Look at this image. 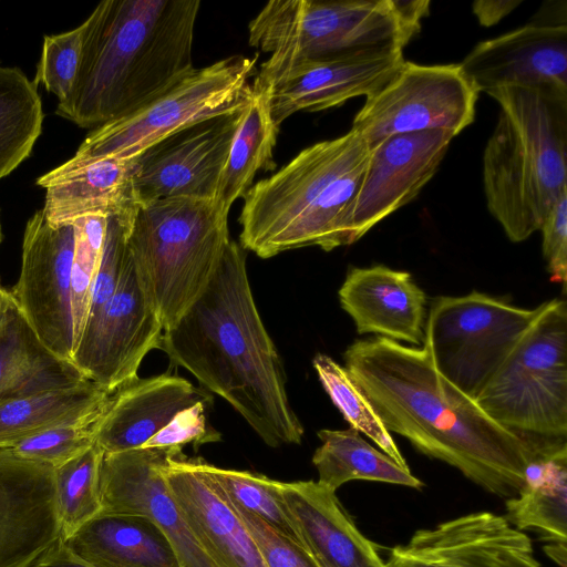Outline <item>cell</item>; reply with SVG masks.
<instances>
[{
  "mask_svg": "<svg viewBox=\"0 0 567 567\" xmlns=\"http://www.w3.org/2000/svg\"><path fill=\"white\" fill-rule=\"evenodd\" d=\"M207 470L237 511L261 518L279 533L302 544L282 499L279 481L262 474L221 468L208 463Z\"/></svg>",
  "mask_w": 567,
  "mask_h": 567,
  "instance_id": "e575fe53",
  "label": "cell"
},
{
  "mask_svg": "<svg viewBox=\"0 0 567 567\" xmlns=\"http://www.w3.org/2000/svg\"><path fill=\"white\" fill-rule=\"evenodd\" d=\"M312 365L322 388L351 429L365 434L396 464L410 470L392 435L347 369L323 353L315 355Z\"/></svg>",
  "mask_w": 567,
  "mask_h": 567,
  "instance_id": "836d02e7",
  "label": "cell"
},
{
  "mask_svg": "<svg viewBox=\"0 0 567 567\" xmlns=\"http://www.w3.org/2000/svg\"><path fill=\"white\" fill-rule=\"evenodd\" d=\"M403 49L383 48L303 62L271 86V113L278 126L292 114L340 106L373 94L403 64Z\"/></svg>",
  "mask_w": 567,
  "mask_h": 567,
  "instance_id": "d6986e66",
  "label": "cell"
},
{
  "mask_svg": "<svg viewBox=\"0 0 567 567\" xmlns=\"http://www.w3.org/2000/svg\"><path fill=\"white\" fill-rule=\"evenodd\" d=\"M83 23L74 30L43 38L42 54L33 84H43L59 103L64 102L73 86L81 58Z\"/></svg>",
  "mask_w": 567,
  "mask_h": 567,
  "instance_id": "74e56055",
  "label": "cell"
},
{
  "mask_svg": "<svg viewBox=\"0 0 567 567\" xmlns=\"http://www.w3.org/2000/svg\"><path fill=\"white\" fill-rule=\"evenodd\" d=\"M75 237L74 221L52 224L38 210L27 224L20 275L10 290L39 340L69 361L74 350L71 269Z\"/></svg>",
  "mask_w": 567,
  "mask_h": 567,
  "instance_id": "4fadbf2b",
  "label": "cell"
},
{
  "mask_svg": "<svg viewBox=\"0 0 567 567\" xmlns=\"http://www.w3.org/2000/svg\"><path fill=\"white\" fill-rule=\"evenodd\" d=\"M163 332L159 316L128 254L114 293L85 324L71 362L86 380L112 393L138 377L143 359L158 349Z\"/></svg>",
  "mask_w": 567,
  "mask_h": 567,
  "instance_id": "7c38bea8",
  "label": "cell"
},
{
  "mask_svg": "<svg viewBox=\"0 0 567 567\" xmlns=\"http://www.w3.org/2000/svg\"><path fill=\"white\" fill-rule=\"evenodd\" d=\"M383 567H543L529 536L505 516L476 512L417 529Z\"/></svg>",
  "mask_w": 567,
  "mask_h": 567,
  "instance_id": "2e32d148",
  "label": "cell"
},
{
  "mask_svg": "<svg viewBox=\"0 0 567 567\" xmlns=\"http://www.w3.org/2000/svg\"><path fill=\"white\" fill-rule=\"evenodd\" d=\"M246 250L230 240L214 278L158 349L229 403L270 447L300 444L281 358L258 312Z\"/></svg>",
  "mask_w": 567,
  "mask_h": 567,
  "instance_id": "7a4b0ae2",
  "label": "cell"
},
{
  "mask_svg": "<svg viewBox=\"0 0 567 567\" xmlns=\"http://www.w3.org/2000/svg\"><path fill=\"white\" fill-rule=\"evenodd\" d=\"M371 148L354 130L300 151L244 197L240 246L260 258L352 244L351 219Z\"/></svg>",
  "mask_w": 567,
  "mask_h": 567,
  "instance_id": "277c9868",
  "label": "cell"
},
{
  "mask_svg": "<svg viewBox=\"0 0 567 567\" xmlns=\"http://www.w3.org/2000/svg\"><path fill=\"white\" fill-rule=\"evenodd\" d=\"M133 158L107 157L47 183L42 212L52 224L90 215L134 214Z\"/></svg>",
  "mask_w": 567,
  "mask_h": 567,
  "instance_id": "484cf974",
  "label": "cell"
},
{
  "mask_svg": "<svg viewBox=\"0 0 567 567\" xmlns=\"http://www.w3.org/2000/svg\"><path fill=\"white\" fill-rule=\"evenodd\" d=\"M43 116L33 82L18 68L0 66V178L30 155Z\"/></svg>",
  "mask_w": 567,
  "mask_h": 567,
  "instance_id": "1f68e13d",
  "label": "cell"
},
{
  "mask_svg": "<svg viewBox=\"0 0 567 567\" xmlns=\"http://www.w3.org/2000/svg\"><path fill=\"white\" fill-rule=\"evenodd\" d=\"M520 0H478L473 3V12L483 27H492L511 13Z\"/></svg>",
  "mask_w": 567,
  "mask_h": 567,
  "instance_id": "ee69618b",
  "label": "cell"
},
{
  "mask_svg": "<svg viewBox=\"0 0 567 567\" xmlns=\"http://www.w3.org/2000/svg\"><path fill=\"white\" fill-rule=\"evenodd\" d=\"M182 449H135L104 454L100 472L102 512L151 517L172 544L181 567H219L181 513L163 476Z\"/></svg>",
  "mask_w": 567,
  "mask_h": 567,
  "instance_id": "9a60e30c",
  "label": "cell"
},
{
  "mask_svg": "<svg viewBox=\"0 0 567 567\" xmlns=\"http://www.w3.org/2000/svg\"><path fill=\"white\" fill-rule=\"evenodd\" d=\"M0 243H1V227H0Z\"/></svg>",
  "mask_w": 567,
  "mask_h": 567,
  "instance_id": "7dc6e473",
  "label": "cell"
},
{
  "mask_svg": "<svg viewBox=\"0 0 567 567\" xmlns=\"http://www.w3.org/2000/svg\"><path fill=\"white\" fill-rule=\"evenodd\" d=\"M539 230L543 235V256L550 279L565 286L567 280V190L561 193Z\"/></svg>",
  "mask_w": 567,
  "mask_h": 567,
  "instance_id": "b9f144b4",
  "label": "cell"
},
{
  "mask_svg": "<svg viewBox=\"0 0 567 567\" xmlns=\"http://www.w3.org/2000/svg\"><path fill=\"white\" fill-rule=\"evenodd\" d=\"M107 393L85 380L73 386L0 402V447L103 411Z\"/></svg>",
  "mask_w": 567,
  "mask_h": 567,
  "instance_id": "f546056e",
  "label": "cell"
},
{
  "mask_svg": "<svg viewBox=\"0 0 567 567\" xmlns=\"http://www.w3.org/2000/svg\"><path fill=\"white\" fill-rule=\"evenodd\" d=\"M104 452L94 443L82 454L54 468L60 538L68 540L102 512L100 472Z\"/></svg>",
  "mask_w": 567,
  "mask_h": 567,
  "instance_id": "d6a6232c",
  "label": "cell"
},
{
  "mask_svg": "<svg viewBox=\"0 0 567 567\" xmlns=\"http://www.w3.org/2000/svg\"><path fill=\"white\" fill-rule=\"evenodd\" d=\"M257 61L258 54H236L194 66L130 113L94 128L71 159L42 175L37 184L43 187L97 159L133 158L184 127L245 107Z\"/></svg>",
  "mask_w": 567,
  "mask_h": 567,
  "instance_id": "ba28073f",
  "label": "cell"
},
{
  "mask_svg": "<svg viewBox=\"0 0 567 567\" xmlns=\"http://www.w3.org/2000/svg\"><path fill=\"white\" fill-rule=\"evenodd\" d=\"M478 92L458 64L404 61L377 92L365 97L351 128L373 148L405 133L443 130L458 135L475 118Z\"/></svg>",
  "mask_w": 567,
  "mask_h": 567,
  "instance_id": "8fae6325",
  "label": "cell"
},
{
  "mask_svg": "<svg viewBox=\"0 0 567 567\" xmlns=\"http://www.w3.org/2000/svg\"><path fill=\"white\" fill-rule=\"evenodd\" d=\"M237 512L267 567H323L302 544L252 514Z\"/></svg>",
  "mask_w": 567,
  "mask_h": 567,
  "instance_id": "ab89813d",
  "label": "cell"
},
{
  "mask_svg": "<svg viewBox=\"0 0 567 567\" xmlns=\"http://www.w3.org/2000/svg\"><path fill=\"white\" fill-rule=\"evenodd\" d=\"M73 221L76 226V237L71 269V306L75 349L87 317L92 286L105 237L107 216L90 215Z\"/></svg>",
  "mask_w": 567,
  "mask_h": 567,
  "instance_id": "d590c367",
  "label": "cell"
},
{
  "mask_svg": "<svg viewBox=\"0 0 567 567\" xmlns=\"http://www.w3.org/2000/svg\"><path fill=\"white\" fill-rule=\"evenodd\" d=\"M30 567H97L75 554L66 542L55 540Z\"/></svg>",
  "mask_w": 567,
  "mask_h": 567,
  "instance_id": "7bdbcfd3",
  "label": "cell"
},
{
  "mask_svg": "<svg viewBox=\"0 0 567 567\" xmlns=\"http://www.w3.org/2000/svg\"><path fill=\"white\" fill-rule=\"evenodd\" d=\"M525 309L473 290L440 296L430 307L424 341L439 374L475 400L537 318Z\"/></svg>",
  "mask_w": 567,
  "mask_h": 567,
  "instance_id": "30bf717a",
  "label": "cell"
},
{
  "mask_svg": "<svg viewBox=\"0 0 567 567\" xmlns=\"http://www.w3.org/2000/svg\"><path fill=\"white\" fill-rule=\"evenodd\" d=\"M338 296L358 333L423 344L426 296L410 272L384 265L353 267Z\"/></svg>",
  "mask_w": 567,
  "mask_h": 567,
  "instance_id": "603a6c76",
  "label": "cell"
},
{
  "mask_svg": "<svg viewBox=\"0 0 567 567\" xmlns=\"http://www.w3.org/2000/svg\"><path fill=\"white\" fill-rule=\"evenodd\" d=\"M244 109L194 123L135 156L137 204L175 197L216 198Z\"/></svg>",
  "mask_w": 567,
  "mask_h": 567,
  "instance_id": "5bb4252c",
  "label": "cell"
},
{
  "mask_svg": "<svg viewBox=\"0 0 567 567\" xmlns=\"http://www.w3.org/2000/svg\"><path fill=\"white\" fill-rule=\"evenodd\" d=\"M198 0H106L83 22L81 58L56 114L96 128L130 113L194 68Z\"/></svg>",
  "mask_w": 567,
  "mask_h": 567,
  "instance_id": "3957f363",
  "label": "cell"
},
{
  "mask_svg": "<svg viewBox=\"0 0 567 567\" xmlns=\"http://www.w3.org/2000/svg\"><path fill=\"white\" fill-rule=\"evenodd\" d=\"M103 411L38 433L10 449L23 458L56 468L95 443V426Z\"/></svg>",
  "mask_w": 567,
  "mask_h": 567,
  "instance_id": "8d00e7d4",
  "label": "cell"
},
{
  "mask_svg": "<svg viewBox=\"0 0 567 567\" xmlns=\"http://www.w3.org/2000/svg\"><path fill=\"white\" fill-rule=\"evenodd\" d=\"M9 297V290L4 289L0 285V313L6 309Z\"/></svg>",
  "mask_w": 567,
  "mask_h": 567,
  "instance_id": "f6af8a7d",
  "label": "cell"
},
{
  "mask_svg": "<svg viewBox=\"0 0 567 567\" xmlns=\"http://www.w3.org/2000/svg\"><path fill=\"white\" fill-rule=\"evenodd\" d=\"M86 379L51 352L19 311L9 291L0 327V402L63 389Z\"/></svg>",
  "mask_w": 567,
  "mask_h": 567,
  "instance_id": "83f0119b",
  "label": "cell"
},
{
  "mask_svg": "<svg viewBox=\"0 0 567 567\" xmlns=\"http://www.w3.org/2000/svg\"><path fill=\"white\" fill-rule=\"evenodd\" d=\"M248 30L249 44L269 53L260 72L270 80L308 61L403 49L417 34L404 22L394 0H272Z\"/></svg>",
  "mask_w": 567,
  "mask_h": 567,
  "instance_id": "52a82bcc",
  "label": "cell"
},
{
  "mask_svg": "<svg viewBox=\"0 0 567 567\" xmlns=\"http://www.w3.org/2000/svg\"><path fill=\"white\" fill-rule=\"evenodd\" d=\"M228 214L216 198L138 204L127 245L164 330L200 298L230 243Z\"/></svg>",
  "mask_w": 567,
  "mask_h": 567,
  "instance_id": "8992f818",
  "label": "cell"
},
{
  "mask_svg": "<svg viewBox=\"0 0 567 567\" xmlns=\"http://www.w3.org/2000/svg\"><path fill=\"white\" fill-rule=\"evenodd\" d=\"M321 445L312 456L318 482L337 492L350 481H373L421 489L424 483L362 439L358 431H318Z\"/></svg>",
  "mask_w": 567,
  "mask_h": 567,
  "instance_id": "4dcf8cb0",
  "label": "cell"
},
{
  "mask_svg": "<svg viewBox=\"0 0 567 567\" xmlns=\"http://www.w3.org/2000/svg\"><path fill=\"white\" fill-rule=\"evenodd\" d=\"M59 538L54 468L0 447V567H30Z\"/></svg>",
  "mask_w": 567,
  "mask_h": 567,
  "instance_id": "ffe728a7",
  "label": "cell"
},
{
  "mask_svg": "<svg viewBox=\"0 0 567 567\" xmlns=\"http://www.w3.org/2000/svg\"><path fill=\"white\" fill-rule=\"evenodd\" d=\"M454 137L443 130L405 133L371 148L351 219L352 244L419 195Z\"/></svg>",
  "mask_w": 567,
  "mask_h": 567,
  "instance_id": "e0dca14e",
  "label": "cell"
},
{
  "mask_svg": "<svg viewBox=\"0 0 567 567\" xmlns=\"http://www.w3.org/2000/svg\"><path fill=\"white\" fill-rule=\"evenodd\" d=\"M343 358L390 433L497 497L515 496L529 463L551 444L548 439L516 434L491 419L436 372L424 344L406 347L377 337L354 341Z\"/></svg>",
  "mask_w": 567,
  "mask_h": 567,
  "instance_id": "6da1fadb",
  "label": "cell"
},
{
  "mask_svg": "<svg viewBox=\"0 0 567 567\" xmlns=\"http://www.w3.org/2000/svg\"><path fill=\"white\" fill-rule=\"evenodd\" d=\"M270 97L271 87L254 79L216 195L228 212L237 199L245 197L259 171L275 167L272 155L280 126L272 117Z\"/></svg>",
  "mask_w": 567,
  "mask_h": 567,
  "instance_id": "f1b7e54d",
  "label": "cell"
},
{
  "mask_svg": "<svg viewBox=\"0 0 567 567\" xmlns=\"http://www.w3.org/2000/svg\"><path fill=\"white\" fill-rule=\"evenodd\" d=\"M8 299H9V297H8ZM7 305H8V302H7ZM6 309H7V306H6ZM6 309L0 313V327H1L2 321H3Z\"/></svg>",
  "mask_w": 567,
  "mask_h": 567,
  "instance_id": "bcb514c9",
  "label": "cell"
},
{
  "mask_svg": "<svg viewBox=\"0 0 567 567\" xmlns=\"http://www.w3.org/2000/svg\"><path fill=\"white\" fill-rule=\"evenodd\" d=\"M495 422L525 437L567 436V306L542 303L537 318L475 398Z\"/></svg>",
  "mask_w": 567,
  "mask_h": 567,
  "instance_id": "9c48e42d",
  "label": "cell"
},
{
  "mask_svg": "<svg viewBox=\"0 0 567 567\" xmlns=\"http://www.w3.org/2000/svg\"><path fill=\"white\" fill-rule=\"evenodd\" d=\"M212 396L184 378L164 373L134 378L112 392L95 426L104 454L141 449L178 412Z\"/></svg>",
  "mask_w": 567,
  "mask_h": 567,
  "instance_id": "7402d4cb",
  "label": "cell"
},
{
  "mask_svg": "<svg viewBox=\"0 0 567 567\" xmlns=\"http://www.w3.org/2000/svg\"><path fill=\"white\" fill-rule=\"evenodd\" d=\"M483 154L486 204L513 243L538 231L567 190V93L504 86Z\"/></svg>",
  "mask_w": 567,
  "mask_h": 567,
  "instance_id": "5b68a950",
  "label": "cell"
},
{
  "mask_svg": "<svg viewBox=\"0 0 567 567\" xmlns=\"http://www.w3.org/2000/svg\"><path fill=\"white\" fill-rule=\"evenodd\" d=\"M64 542L97 567H181L165 533L142 514L101 512Z\"/></svg>",
  "mask_w": 567,
  "mask_h": 567,
  "instance_id": "d4e9b609",
  "label": "cell"
},
{
  "mask_svg": "<svg viewBox=\"0 0 567 567\" xmlns=\"http://www.w3.org/2000/svg\"><path fill=\"white\" fill-rule=\"evenodd\" d=\"M133 215L107 216L102 254L92 286L85 324L99 315L117 287L130 254L127 238Z\"/></svg>",
  "mask_w": 567,
  "mask_h": 567,
  "instance_id": "f35d334b",
  "label": "cell"
},
{
  "mask_svg": "<svg viewBox=\"0 0 567 567\" xmlns=\"http://www.w3.org/2000/svg\"><path fill=\"white\" fill-rule=\"evenodd\" d=\"M476 89H549L567 93V24L547 19L477 43L460 63Z\"/></svg>",
  "mask_w": 567,
  "mask_h": 567,
  "instance_id": "ac0fdd59",
  "label": "cell"
},
{
  "mask_svg": "<svg viewBox=\"0 0 567 567\" xmlns=\"http://www.w3.org/2000/svg\"><path fill=\"white\" fill-rule=\"evenodd\" d=\"M286 504L305 547L323 567H383L377 545L347 513L336 491L318 481L280 482Z\"/></svg>",
  "mask_w": 567,
  "mask_h": 567,
  "instance_id": "cb8c5ba5",
  "label": "cell"
},
{
  "mask_svg": "<svg viewBox=\"0 0 567 567\" xmlns=\"http://www.w3.org/2000/svg\"><path fill=\"white\" fill-rule=\"evenodd\" d=\"M506 519L518 530L532 529L548 542L547 555L566 567L567 443L545 451L526 468L519 492L505 501Z\"/></svg>",
  "mask_w": 567,
  "mask_h": 567,
  "instance_id": "4316f807",
  "label": "cell"
},
{
  "mask_svg": "<svg viewBox=\"0 0 567 567\" xmlns=\"http://www.w3.org/2000/svg\"><path fill=\"white\" fill-rule=\"evenodd\" d=\"M163 476L184 518L219 567H267L203 458L175 455L163 467Z\"/></svg>",
  "mask_w": 567,
  "mask_h": 567,
  "instance_id": "44dd1931",
  "label": "cell"
},
{
  "mask_svg": "<svg viewBox=\"0 0 567 567\" xmlns=\"http://www.w3.org/2000/svg\"><path fill=\"white\" fill-rule=\"evenodd\" d=\"M198 402L178 412L159 432L150 439L143 449H183L192 443L195 447L217 442L220 434L208 425L205 408Z\"/></svg>",
  "mask_w": 567,
  "mask_h": 567,
  "instance_id": "60d3db41",
  "label": "cell"
}]
</instances>
